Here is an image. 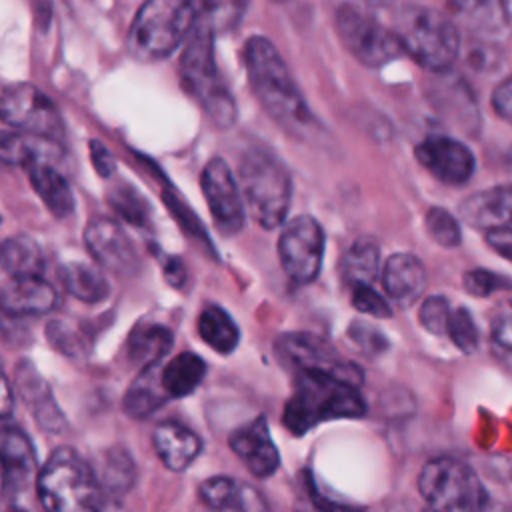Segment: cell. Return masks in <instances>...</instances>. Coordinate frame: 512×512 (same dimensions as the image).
<instances>
[{
    "label": "cell",
    "instance_id": "8fae6325",
    "mask_svg": "<svg viewBox=\"0 0 512 512\" xmlns=\"http://www.w3.org/2000/svg\"><path fill=\"white\" fill-rule=\"evenodd\" d=\"M278 258L292 282L316 280L324 258V230L318 220L306 214L292 218L278 238Z\"/></svg>",
    "mask_w": 512,
    "mask_h": 512
},
{
    "label": "cell",
    "instance_id": "f35d334b",
    "mask_svg": "<svg viewBox=\"0 0 512 512\" xmlns=\"http://www.w3.org/2000/svg\"><path fill=\"white\" fill-rule=\"evenodd\" d=\"M446 334L452 340V344L466 354L474 352L478 346V330H476L474 318L464 306L450 312Z\"/></svg>",
    "mask_w": 512,
    "mask_h": 512
},
{
    "label": "cell",
    "instance_id": "d590c367",
    "mask_svg": "<svg viewBox=\"0 0 512 512\" xmlns=\"http://www.w3.org/2000/svg\"><path fill=\"white\" fill-rule=\"evenodd\" d=\"M108 202L114 212L130 224L142 226L148 220V204L146 198L130 184H118L110 190Z\"/></svg>",
    "mask_w": 512,
    "mask_h": 512
},
{
    "label": "cell",
    "instance_id": "f546056e",
    "mask_svg": "<svg viewBox=\"0 0 512 512\" xmlns=\"http://www.w3.org/2000/svg\"><path fill=\"white\" fill-rule=\"evenodd\" d=\"M172 348V332L160 324L138 326L128 338V356L142 368L160 364Z\"/></svg>",
    "mask_w": 512,
    "mask_h": 512
},
{
    "label": "cell",
    "instance_id": "30bf717a",
    "mask_svg": "<svg viewBox=\"0 0 512 512\" xmlns=\"http://www.w3.org/2000/svg\"><path fill=\"white\" fill-rule=\"evenodd\" d=\"M0 118L16 132L58 142L64 126L54 102L34 84L18 82L0 96Z\"/></svg>",
    "mask_w": 512,
    "mask_h": 512
},
{
    "label": "cell",
    "instance_id": "603a6c76",
    "mask_svg": "<svg viewBox=\"0 0 512 512\" xmlns=\"http://www.w3.org/2000/svg\"><path fill=\"white\" fill-rule=\"evenodd\" d=\"M28 178L44 206L58 218H66L74 210V194L68 180L50 164L36 162L28 168Z\"/></svg>",
    "mask_w": 512,
    "mask_h": 512
},
{
    "label": "cell",
    "instance_id": "7dc6e473",
    "mask_svg": "<svg viewBox=\"0 0 512 512\" xmlns=\"http://www.w3.org/2000/svg\"><path fill=\"white\" fill-rule=\"evenodd\" d=\"M164 274L168 278V282L176 288H180L186 280V270H184V264L178 260V258H170L164 266Z\"/></svg>",
    "mask_w": 512,
    "mask_h": 512
},
{
    "label": "cell",
    "instance_id": "2e32d148",
    "mask_svg": "<svg viewBox=\"0 0 512 512\" xmlns=\"http://www.w3.org/2000/svg\"><path fill=\"white\" fill-rule=\"evenodd\" d=\"M228 444L256 478H268L280 466V454L270 436L266 416H258L252 422L236 428L230 434Z\"/></svg>",
    "mask_w": 512,
    "mask_h": 512
},
{
    "label": "cell",
    "instance_id": "7402d4cb",
    "mask_svg": "<svg viewBox=\"0 0 512 512\" xmlns=\"http://www.w3.org/2000/svg\"><path fill=\"white\" fill-rule=\"evenodd\" d=\"M0 456L8 472L10 490H20L28 486L34 476L36 456L30 438L20 428L0 430Z\"/></svg>",
    "mask_w": 512,
    "mask_h": 512
},
{
    "label": "cell",
    "instance_id": "f6af8a7d",
    "mask_svg": "<svg viewBox=\"0 0 512 512\" xmlns=\"http://www.w3.org/2000/svg\"><path fill=\"white\" fill-rule=\"evenodd\" d=\"M90 158H92V164H94V168L100 176H110L114 172V166H116L114 156L108 152V148H104L96 140L90 142Z\"/></svg>",
    "mask_w": 512,
    "mask_h": 512
},
{
    "label": "cell",
    "instance_id": "44dd1931",
    "mask_svg": "<svg viewBox=\"0 0 512 512\" xmlns=\"http://www.w3.org/2000/svg\"><path fill=\"white\" fill-rule=\"evenodd\" d=\"M200 500L216 512H264V500L258 490L238 484L230 476H210L198 486Z\"/></svg>",
    "mask_w": 512,
    "mask_h": 512
},
{
    "label": "cell",
    "instance_id": "60d3db41",
    "mask_svg": "<svg viewBox=\"0 0 512 512\" xmlns=\"http://www.w3.org/2000/svg\"><path fill=\"white\" fill-rule=\"evenodd\" d=\"M450 304L444 296H428L422 304H420V312H418V320L420 324L432 332V334H446V326H448V318H450Z\"/></svg>",
    "mask_w": 512,
    "mask_h": 512
},
{
    "label": "cell",
    "instance_id": "ffe728a7",
    "mask_svg": "<svg viewBox=\"0 0 512 512\" xmlns=\"http://www.w3.org/2000/svg\"><path fill=\"white\" fill-rule=\"evenodd\" d=\"M382 286L396 304L408 306L422 296L426 288V270L422 262L408 252L392 254L382 270Z\"/></svg>",
    "mask_w": 512,
    "mask_h": 512
},
{
    "label": "cell",
    "instance_id": "3957f363",
    "mask_svg": "<svg viewBox=\"0 0 512 512\" xmlns=\"http://www.w3.org/2000/svg\"><path fill=\"white\" fill-rule=\"evenodd\" d=\"M42 512H104L94 468L70 446L56 448L36 476Z\"/></svg>",
    "mask_w": 512,
    "mask_h": 512
},
{
    "label": "cell",
    "instance_id": "6da1fadb",
    "mask_svg": "<svg viewBox=\"0 0 512 512\" xmlns=\"http://www.w3.org/2000/svg\"><path fill=\"white\" fill-rule=\"evenodd\" d=\"M244 64L252 92L266 114L292 138L312 132L314 116L284 58L268 38L252 36L246 42Z\"/></svg>",
    "mask_w": 512,
    "mask_h": 512
},
{
    "label": "cell",
    "instance_id": "7c38bea8",
    "mask_svg": "<svg viewBox=\"0 0 512 512\" xmlns=\"http://www.w3.org/2000/svg\"><path fill=\"white\" fill-rule=\"evenodd\" d=\"M276 352L298 372L328 374L356 386L362 380V374L354 364L342 360L328 342L308 332L280 334L276 338Z\"/></svg>",
    "mask_w": 512,
    "mask_h": 512
},
{
    "label": "cell",
    "instance_id": "5b68a950",
    "mask_svg": "<svg viewBox=\"0 0 512 512\" xmlns=\"http://www.w3.org/2000/svg\"><path fill=\"white\" fill-rule=\"evenodd\" d=\"M180 80L218 128L234 124L236 104L216 66L214 32L198 20L180 58Z\"/></svg>",
    "mask_w": 512,
    "mask_h": 512
},
{
    "label": "cell",
    "instance_id": "ac0fdd59",
    "mask_svg": "<svg viewBox=\"0 0 512 512\" xmlns=\"http://www.w3.org/2000/svg\"><path fill=\"white\" fill-rule=\"evenodd\" d=\"M460 216L466 224L484 232L512 230V186H494L466 196L460 204Z\"/></svg>",
    "mask_w": 512,
    "mask_h": 512
},
{
    "label": "cell",
    "instance_id": "7a4b0ae2",
    "mask_svg": "<svg viewBox=\"0 0 512 512\" xmlns=\"http://www.w3.org/2000/svg\"><path fill=\"white\" fill-rule=\"evenodd\" d=\"M366 402L356 384L318 372H298L292 396L284 406V426L302 436L326 420L360 418Z\"/></svg>",
    "mask_w": 512,
    "mask_h": 512
},
{
    "label": "cell",
    "instance_id": "e0dca14e",
    "mask_svg": "<svg viewBox=\"0 0 512 512\" xmlns=\"http://www.w3.org/2000/svg\"><path fill=\"white\" fill-rule=\"evenodd\" d=\"M56 302L58 294L54 286L40 276L10 278L0 286V312L14 318L48 314Z\"/></svg>",
    "mask_w": 512,
    "mask_h": 512
},
{
    "label": "cell",
    "instance_id": "f907efd6",
    "mask_svg": "<svg viewBox=\"0 0 512 512\" xmlns=\"http://www.w3.org/2000/svg\"><path fill=\"white\" fill-rule=\"evenodd\" d=\"M0 512H18V510H12V508H4V510H0Z\"/></svg>",
    "mask_w": 512,
    "mask_h": 512
},
{
    "label": "cell",
    "instance_id": "5bb4252c",
    "mask_svg": "<svg viewBox=\"0 0 512 512\" xmlns=\"http://www.w3.org/2000/svg\"><path fill=\"white\" fill-rule=\"evenodd\" d=\"M416 160L440 182L450 186L466 184L474 174L472 150L450 136H428L416 146Z\"/></svg>",
    "mask_w": 512,
    "mask_h": 512
},
{
    "label": "cell",
    "instance_id": "52a82bcc",
    "mask_svg": "<svg viewBox=\"0 0 512 512\" xmlns=\"http://www.w3.org/2000/svg\"><path fill=\"white\" fill-rule=\"evenodd\" d=\"M402 52L432 72L448 70L460 50L454 22L428 6H406L394 28Z\"/></svg>",
    "mask_w": 512,
    "mask_h": 512
},
{
    "label": "cell",
    "instance_id": "ee69618b",
    "mask_svg": "<svg viewBox=\"0 0 512 512\" xmlns=\"http://www.w3.org/2000/svg\"><path fill=\"white\" fill-rule=\"evenodd\" d=\"M492 108H494V112H496L502 120H506V122L512 124V76L504 78V80L496 86V90H494V94H492Z\"/></svg>",
    "mask_w": 512,
    "mask_h": 512
},
{
    "label": "cell",
    "instance_id": "b9f144b4",
    "mask_svg": "<svg viewBox=\"0 0 512 512\" xmlns=\"http://www.w3.org/2000/svg\"><path fill=\"white\" fill-rule=\"evenodd\" d=\"M352 306L358 312L374 316V318H388V316H392V310H390L388 302L370 284L352 286Z\"/></svg>",
    "mask_w": 512,
    "mask_h": 512
},
{
    "label": "cell",
    "instance_id": "d6986e66",
    "mask_svg": "<svg viewBox=\"0 0 512 512\" xmlns=\"http://www.w3.org/2000/svg\"><path fill=\"white\" fill-rule=\"evenodd\" d=\"M152 446L160 462L172 472L186 470L202 452L200 436L174 420L160 422L154 428Z\"/></svg>",
    "mask_w": 512,
    "mask_h": 512
},
{
    "label": "cell",
    "instance_id": "83f0119b",
    "mask_svg": "<svg viewBox=\"0 0 512 512\" xmlns=\"http://www.w3.org/2000/svg\"><path fill=\"white\" fill-rule=\"evenodd\" d=\"M60 278L68 294L74 298L96 304L110 292V284L102 270L90 262H66L60 266Z\"/></svg>",
    "mask_w": 512,
    "mask_h": 512
},
{
    "label": "cell",
    "instance_id": "74e56055",
    "mask_svg": "<svg viewBox=\"0 0 512 512\" xmlns=\"http://www.w3.org/2000/svg\"><path fill=\"white\" fill-rule=\"evenodd\" d=\"M426 230L430 234V238L444 246V248H454L460 244L462 240V232H460V224L458 218L454 214H450L444 208H430L426 214Z\"/></svg>",
    "mask_w": 512,
    "mask_h": 512
},
{
    "label": "cell",
    "instance_id": "4fadbf2b",
    "mask_svg": "<svg viewBox=\"0 0 512 512\" xmlns=\"http://www.w3.org/2000/svg\"><path fill=\"white\" fill-rule=\"evenodd\" d=\"M200 186L216 228L226 236L240 232L244 226L246 208L240 186L222 158H212L204 166Z\"/></svg>",
    "mask_w": 512,
    "mask_h": 512
},
{
    "label": "cell",
    "instance_id": "cb8c5ba5",
    "mask_svg": "<svg viewBox=\"0 0 512 512\" xmlns=\"http://www.w3.org/2000/svg\"><path fill=\"white\" fill-rule=\"evenodd\" d=\"M60 156V146L54 140L24 132H0V160L28 168L36 162H50Z\"/></svg>",
    "mask_w": 512,
    "mask_h": 512
},
{
    "label": "cell",
    "instance_id": "f1b7e54d",
    "mask_svg": "<svg viewBox=\"0 0 512 512\" xmlns=\"http://www.w3.org/2000/svg\"><path fill=\"white\" fill-rule=\"evenodd\" d=\"M0 268L10 278L40 276L44 270V256L36 240L26 234L10 236L0 244Z\"/></svg>",
    "mask_w": 512,
    "mask_h": 512
},
{
    "label": "cell",
    "instance_id": "277c9868",
    "mask_svg": "<svg viewBox=\"0 0 512 512\" xmlns=\"http://www.w3.org/2000/svg\"><path fill=\"white\" fill-rule=\"evenodd\" d=\"M194 0H146L128 30L126 48L140 62L168 58L192 32Z\"/></svg>",
    "mask_w": 512,
    "mask_h": 512
},
{
    "label": "cell",
    "instance_id": "681fc988",
    "mask_svg": "<svg viewBox=\"0 0 512 512\" xmlns=\"http://www.w3.org/2000/svg\"><path fill=\"white\" fill-rule=\"evenodd\" d=\"M504 166H506V170L512 174V148L508 150V154H506V160H504Z\"/></svg>",
    "mask_w": 512,
    "mask_h": 512
},
{
    "label": "cell",
    "instance_id": "4316f807",
    "mask_svg": "<svg viewBox=\"0 0 512 512\" xmlns=\"http://www.w3.org/2000/svg\"><path fill=\"white\" fill-rule=\"evenodd\" d=\"M204 376V360L194 352H180L160 370V384L168 398H184L200 386Z\"/></svg>",
    "mask_w": 512,
    "mask_h": 512
},
{
    "label": "cell",
    "instance_id": "816d5d0a",
    "mask_svg": "<svg viewBox=\"0 0 512 512\" xmlns=\"http://www.w3.org/2000/svg\"><path fill=\"white\" fill-rule=\"evenodd\" d=\"M0 510H4V508H2V506H0Z\"/></svg>",
    "mask_w": 512,
    "mask_h": 512
},
{
    "label": "cell",
    "instance_id": "836d02e7",
    "mask_svg": "<svg viewBox=\"0 0 512 512\" xmlns=\"http://www.w3.org/2000/svg\"><path fill=\"white\" fill-rule=\"evenodd\" d=\"M454 6L478 30L498 32L508 24L504 0H454Z\"/></svg>",
    "mask_w": 512,
    "mask_h": 512
},
{
    "label": "cell",
    "instance_id": "e575fe53",
    "mask_svg": "<svg viewBox=\"0 0 512 512\" xmlns=\"http://www.w3.org/2000/svg\"><path fill=\"white\" fill-rule=\"evenodd\" d=\"M250 0H194L196 20L206 24L214 34L230 30L246 12Z\"/></svg>",
    "mask_w": 512,
    "mask_h": 512
},
{
    "label": "cell",
    "instance_id": "c3c4849f",
    "mask_svg": "<svg viewBox=\"0 0 512 512\" xmlns=\"http://www.w3.org/2000/svg\"><path fill=\"white\" fill-rule=\"evenodd\" d=\"M6 490H10V486H8V472H6L4 460H2V456H0V498H2V494H4Z\"/></svg>",
    "mask_w": 512,
    "mask_h": 512
},
{
    "label": "cell",
    "instance_id": "1f68e13d",
    "mask_svg": "<svg viewBox=\"0 0 512 512\" xmlns=\"http://www.w3.org/2000/svg\"><path fill=\"white\" fill-rule=\"evenodd\" d=\"M94 474L102 492L122 496L132 488L136 480V466L130 452L116 446V448H108L102 454L98 470H94Z\"/></svg>",
    "mask_w": 512,
    "mask_h": 512
},
{
    "label": "cell",
    "instance_id": "7bdbcfd3",
    "mask_svg": "<svg viewBox=\"0 0 512 512\" xmlns=\"http://www.w3.org/2000/svg\"><path fill=\"white\" fill-rule=\"evenodd\" d=\"M348 338L360 348L366 350L370 354H378L382 350H386L388 342L382 336L380 330H376L374 326L366 324V322H352L348 328Z\"/></svg>",
    "mask_w": 512,
    "mask_h": 512
},
{
    "label": "cell",
    "instance_id": "ba28073f",
    "mask_svg": "<svg viewBox=\"0 0 512 512\" xmlns=\"http://www.w3.org/2000/svg\"><path fill=\"white\" fill-rule=\"evenodd\" d=\"M418 492L430 512H484L488 502L478 474L452 456H438L422 466Z\"/></svg>",
    "mask_w": 512,
    "mask_h": 512
},
{
    "label": "cell",
    "instance_id": "484cf974",
    "mask_svg": "<svg viewBox=\"0 0 512 512\" xmlns=\"http://www.w3.org/2000/svg\"><path fill=\"white\" fill-rule=\"evenodd\" d=\"M18 388H20V394L26 398L28 406L34 410L38 422L44 428H50V430L62 428V424H64L62 414L52 398L48 384L34 370V366L22 364V368L18 370Z\"/></svg>",
    "mask_w": 512,
    "mask_h": 512
},
{
    "label": "cell",
    "instance_id": "9a60e30c",
    "mask_svg": "<svg viewBox=\"0 0 512 512\" xmlns=\"http://www.w3.org/2000/svg\"><path fill=\"white\" fill-rule=\"evenodd\" d=\"M84 242L94 260L116 274L126 276L138 268V254L134 242L114 218H92L86 224Z\"/></svg>",
    "mask_w": 512,
    "mask_h": 512
},
{
    "label": "cell",
    "instance_id": "9c48e42d",
    "mask_svg": "<svg viewBox=\"0 0 512 512\" xmlns=\"http://www.w3.org/2000/svg\"><path fill=\"white\" fill-rule=\"evenodd\" d=\"M336 30L342 46L368 68L384 66L402 52L394 30L354 4H342L338 8Z\"/></svg>",
    "mask_w": 512,
    "mask_h": 512
},
{
    "label": "cell",
    "instance_id": "d6a6232c",
    "mask_svg": "<svg viewBox=\"0 0 512 512\" xmlns=\"http://www.w3.org/2000/svg\"><path fill=\"white\" fill-rule=\"evenodd\" d=\"M378 244L370 238H358L342 258V278L352 286L370 284L378 274Z\"/></svg>",
    "mask_w": 512,
    "mask_h": 512
},
{
    "label": "cell",
    "instance_id": "8992f818",
    "mask_svg": "<svg viewBox=\"0 0 512 512\" xmlns=\"http://www.w3.org/2000/svg\"><path fill=\"white\" fill-rule=\"evenodd\" d=\"M238 176L250 216L262 228H278L292 200V180L286 166L270 150L250 148L240 158Z\"/></svg>",
    "mask_w": 512,
    "mask_h": 512
},
{
    "label": "cell",
    "instance_id": "8d00e7d4",
    "mask_svg": "<svg viewBox=\"0 0 512 512\" xmlns=\"http://www.w3.org/2000/svg\"><path fill=\"white\" fill-rule=\"evenodd\" d=\"M490 348L496 360L512 370V300L502 304L492 318Z\"/></svg>",
    "mask_w": 512,
    "mask_h": 512
},
{
    "label": "cell",
    "instance_id": "d4e9b609",
    "mask_svg": "<svg viewBox=\"0 0 512 512\" xmlns=\"http://www.w3.org/2000/svg\"><path fill=\"white\" fill-rule=\"evenodd\" d=\"M166 400H168V394L160 384V364H154V366L142 368L140 374L132 380L130 388L124 394L122 410L130 418L140 420L156 412Z\"/></svg>",
    "mask_w": 512,
    "mask_h": 512
},
{
    "label": "cell",
    "instance_id": "4dcf8cb0",
    "mask_svg": "<svg viewBox=\"0 0 512 512\" xmlns=\"http://www.w3.org/2000/svg\"><path fill=\"white\" fill-rule=\"evenodd\" d=\"M200 338L218 354H230L240 340V330L232 316L220 306H206L198 316Z\"/></svg>",
    "mask_w": 512,
    "mask_h": 512
},
{
    "label": "cell",
    "instance_id": "ab89813d",
    "mask_svg": "<svg viewBox=\"0 0 512 512\" xmlns=\"http://www.w3.org/2000/svg\"><path fill=\"white\" fill-rule=\"evenodd\" d=\"M462 284L466 288V292H470L472 296H478V298H484V296H490L498 290H506V288H512V282L510 278L506 276H500L492 270H484V268H474V270H468L462 278Z\"/></svg>",
    "mask_w": 512,
    "mask_h": 512
},
{
    "label": "cell",
    "instance_id": "bcb514c9",
    "mask_svg": "<svg viewBox=\"0 0 512 512\" xmlns=\"http://www.w3.org/2000/svg\"><path fill=\"white\" fill-rule=\"evenodd\" d=\"M14 410V392L10 386V380L6 376L4 364L0 360V418H8Z\"/></svg>",
    "mask_w": 512,
    "mask_h": 512
}]
</instances>
